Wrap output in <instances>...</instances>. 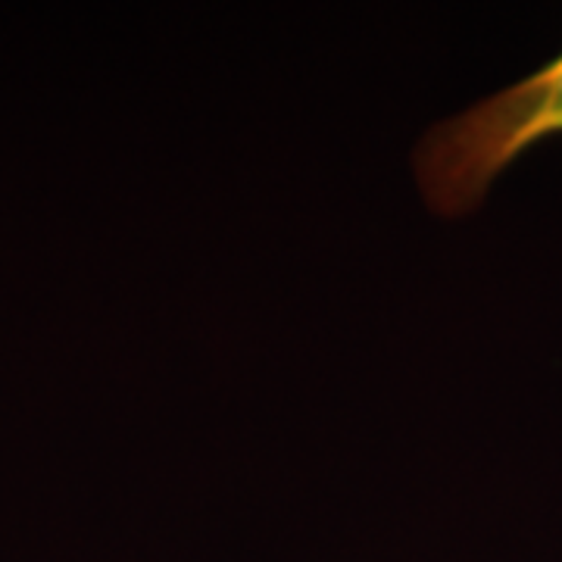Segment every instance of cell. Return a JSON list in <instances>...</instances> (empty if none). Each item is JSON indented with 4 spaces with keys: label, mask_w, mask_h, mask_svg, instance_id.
Listing matches in <instances>:
<instances>
[{
    "label": "cell",
    "mask_w": 562,
    "mask_h": 562,
    "mask_svg": "<svg viewBox=\"0 0 562 562\" xmlns=\"http://www.w3.org/2000/svg\"><path fill=\"white\" fill-rule=\"evenodd\" d=\"M562 135V54L535 76L425 132L413 169L431 213H475L491 184L535 144Z\"/></svg>",
    "instance_id": "cell-1"
}]
</instances>
